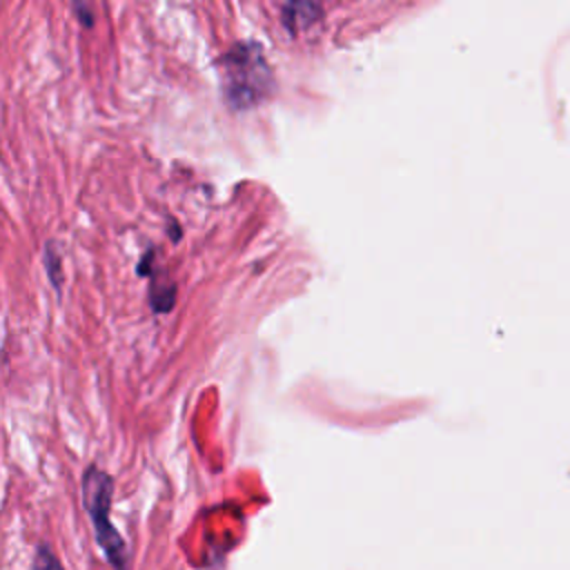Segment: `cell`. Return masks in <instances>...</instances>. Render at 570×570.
<instances>
[{
  "label": "cell",
  "instance_id": "3957f363",
  "mask_svg": "<svg viewBox=\"0 0 570 570\" xmlns=\"http://www.w3.org/2000/svg\"><path fill=\"white\" fill-rule=\"evenodd\" d=\"M321 16H323V9L316 2H287L281 11L283 24H287V29L292 33H296L301 29H307Z\"/></svg>",
  "mask_w": 570,
  "mask_h": 570
},
{
  "label": "cell",
  "instance_id": "8992f818",
  "mask_svg": "<svg viewBox=\"0 0 570 570\" xmlns=\"http://www.w3.org/2000/svg\"><path fill=\"white\" fill-rule=\"evenodd\" d=\"M73 11H76V16H78V20L85 24V27H91L94 24V13H91V9H89V4H73Z\"/></svg>",
  "mask_w": 570,
  "mask_h": 570
},
{
  "label": "cell",
  "instance_id": "5b68a950",
  "mask_svg": "<svg viewBox=\"0 0 570 570\" xmlns=\"http://www.w3.org/2000/svg\"><path fill=\"white\" fill-rule=\"evenodd\" d=\"M33 570H65V568L47 543H38L36 557H33Z\"/></svg>",
  "mask_w": 570,
  "mask_h": 570
},
{
  "label": "cell",
  "instance_id": "7a4b0ae2",
  "mask_svg": "<svg viewBox=\"0 0 570 570\" xmlns=\"http://www.w3.org/2000/svg\"><path fill=\"white\" fill-rule=\"evenodd\" d=\"M225 98L236 109L261 102L272 91V71L254 42L234 45L220 60Z\"/></svg>",
  "mask_w": 570,
  "mask_h": 570
},
{
  "label": "cell",
  "instance_id": "277c9868",
  "mask_svg": "<svg viewBox=\"0 0 570 570\" xmlns=\"http://www.w3.org/2000/svg\"><path fill=\"white\" fill-rule=\"evenodd\" d=\"M42 261H45V272H47L51 285L56 287V292H60L62 278H65V274H62V256H60L58 245H56L53 240H47V243H45Z\"/></svg>",
  "mask_w": 570,
  "mask_h": 570
},
{
  "label": "cell",
  "instance_id": "6da1fadb",
  "mask_svg": "<svg viewBox=\"0 0 570 570\" xmlns=\"http://www.w3.org/2000/svg\"><path fill=\"white\" fill-rule=\"evenodd\" d=\"M82 503L94 525L96 543L114 570H129V552L122 534L111 523V497L114 479L98 465H89L82 472Z\"/></svg>",
  "mask_w": 570,
  "mask_h": 570
}]
</instances>
